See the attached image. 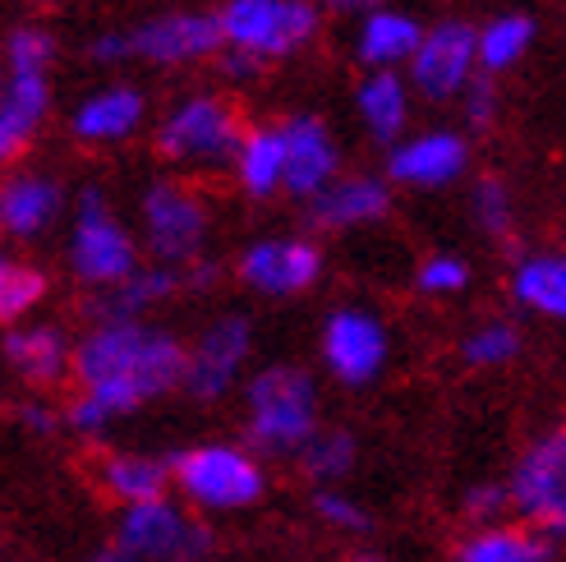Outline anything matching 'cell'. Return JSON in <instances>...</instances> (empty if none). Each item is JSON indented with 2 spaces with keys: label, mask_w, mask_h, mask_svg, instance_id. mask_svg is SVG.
I'll return each mask as SVG.
<instances>
[{
  "label": "cell",
  "mask_w": 566,
  "mask_h": 562,
  "mask_svg": "<svg viewBox=\"0 0 566 562\" xmlns=\"http://www.w3.org/2000/svg\"><path fill=\"white\" fill-rule=\"evenodd\" d=\"M189 342L153 319H102L78 332L74 397L65 402V434L102 447L144 406L185 392Z\"/></svg>",
  "instance_id": "6da1fadb"
},
{
  "label": "cell",
  "mask_w": 566,
  "mask_h": 562,
  "mask_svg": "<svg viewBox=\"0 0 566 562\" xmlns=\"http://www.w3.org/2000/svg\"><path fill=\"white\" fill-rule=\"evenodd\" d=\"M323 429V383L304 364L276 360L240 387V438L263 461H295Z\"/></svg>",
  "instance_id": "7a4b0ae2"
},
{
  "label": "cell",
  "mask_w": 566,
  "mask_h": 562,
  "mask_svg": "<svg viewBox=\"0 0 566 562\" xmlns=\"http://www.w3.org/2000/svg\"><path fill=\"white\" fill-rule=\"evenodd\" d=\"M244 116L226 93H185L157 116L153 148L185 180L231 176L244 144Z\"/></svg>",
  "instance_id": "3957f363"
},
{
  "label": "cell",
  "mask_w": 566,
  "mask_h": 562,
  "mask_svg": "<svg viewBox=\"0 0 566 562\" xmlns=\"http://www.w3.org/2000/svg\"><path fill=\"white\" fill-rule=\"evenodd\" d=\"M148 263L138 227L116 212L102 185H78L70 199V227H65V272L83 295H102L129 281Z\"/></svg>",
  "instance_id": "277c9868"
},
{
  "label": "cell",
  "mask_w": 566,
  "mask_h": 562,
  "mask_svg": "<svg viewBox=\"0 0 566 562\" xmlns=\"http://www.w3.org/2000/svg\"><path fill=\"white\" fill-rule=\"evenodd\" d=\"M171 493L198 517H235L268 498V461L240 438H208L171 452Z\"/></svg>",
  "instance_id": "5b68a950"
},
{
  "label": "cell",
  "mask_w": 566,
  "mask_h": 562,
  "mask_svg": "<svg viewBox=\"0 0 566 562\" xmlns=\"http://www.w3.org/2000/svg\"><path fill=\"white\" fill-rule=\"evenodd\" d=\"M208 236L212 204L193 180L161 176L144 185V194H138V240H144V254L153 263L189 268L208 259Z\"/></svg>",
  "instance_id": "8992f818"
},
{
  "label": "cell",
  "mask_w": 566,
  "mask_h": 562,
  "mask_svg": "<svg viewBox=\"0 0 566 562\" xmlns=\"http://www.w3.org/2000/svg\"><path fill=\"white\" fill-rule=\"evenodd\" d=\"M226 51L253 55L259 65L291 61L323 33L318 0H226L217 10Z\"/></svg>",
  "instance_id": "52a82bcc"
},
{
  "label": "cell",
  "mask_w": 566,
  "mask_h": 562,
  "mask_svg": "<svg viewBox=\"0 0 566 562\" xmlns=\"http://www.w3.org/2000/svg\"><path fill=\"white\" fill-rule=\"evenodd\" d=\"M111 540L144 562H212L221 549L208 517L189 512L176 493L120 508L111 521Z\"/></svg>",
  "instance_id": "ba28073f"
},
{
  "label": "cell",
  "mask_w": 566,
  "mask_h": 562,
  "mask_svg": "<svg viewBox=\"0 0 566 562\" xmlns=\"http://www.w3.org/2000/svg\"><path fill=\"white\" fill-rule=\"evenodd\" d=\"M253 346L259 327L244 309H221L189 336V364H185V397L198 406H221L226 397H240L244 378L253 374Z\"/></svg>",
  "instance_id": "9c48e42d"
},
{
  "label": "cell",
  "mask_w": 566,
  "mask_h": 562,
  "mask_svg": "<svg viewBox=\"0 0 566 562\" xmlns=\"http://www.w3.org/2000/svg\"><path fill=\"white\" fill-rule=\"evenodd\" d=\"M391 327L374 304L346 300L327 309L318 327V364L323 374L346 392H369L391 364Z\"/></svg>",
  "instance_id": "30bf717a"
},
{
  "label": "cell",
  "mask_w": 566,
  "mask_h": 562,
  "mask_svg": "<svg viewBox=\"0 0 566 562\" xmlns=\"http://www.w3.org/2000/svg\"><path fill=\"white\" fill-rule=\"evenodd\" d=\"M512 489V512L544 535L566 540V425L534 434L506 475Z\"/></svg>",
  "instance_id": "8fae6325"
},
{
  "label": "cell",
  "mask_w": 566,
  "mask_h": 562,
  "mask_svg": "<svg viewBox=\"0 0 566 562\" xmlns=\"http://www.w3.org/2000/svg\"><path fill=\"white\" fill-rule=\"evenodd\" d=\"M327 259L314 236H259L240 244L235 281L263 300H300L323 281Z\"/></svg>",
  "instance_id": "7c38bea8"
},
{
  "label": "cell",
  "mask_w": 566,
  "mask_h": 562,
  "mask_svg": "<svg viewBox=\"0 0 566 562\" xmlns=\"http://www.w3.org/2000/svg\"><path fill=\"white\" fill-rule=\"evenodd\" d=\"M406 79L423 102H461V93L479 79V28L465 19L429 23Z\"/></svg>",
  "instance_id": "4fadbf2b"
},
{
  "label": "cell",
  "mask_w": 566,
  "mask_h": 562,
  "mask_svg": "<svg viewBox=\"0 0 566 562\" xmlns=\"http://www.w3.org/2000/svg\"><path fill=\"white\" fill-rule=\"evenodd\" d=\"M70 212V189L55 171L42 166H14L0 171V236L10 244L46 240Z\"/></svg>",
  "instance_id": "5bb4252c"
},
{
  "label": "cell",
  "mask_w": 566,
  "mask_h": 562,
  "mask_svg": "<svg viewBox=\"0 0 566 562\" xmlns=\"http://www.w3.org/2000/svg\"><path fill=\"white\" fill-rule=\"evenodd\" d=\"M470 171V138L461 129H419L387 148V180L396 189L433 194L451 189Z\"/></svg>",
  "instance_id": "9a60e30c"
},
{
  "label": "cell",
  "mask_w": 566,
  "mask_h": 562,
  "mask_svg": "<svg viewBox=\"0 0 566 562\" xmlns=\"http://www.w3.org/2000/svg\"><path fill=\"white\" fill-rule=\"evenodd\" d=\"M129 33H134V61H148L157 70L203 65L226 51L217 14H203V10H166L148 23L129 28Z\"/></svg>",
  "instance_id": "2e32d148"
},
{
  "label": "cell",
  "mask_w": 566,
  "mask_h": 562,
  "mask_svg": "<svg viewBox=\"0 0 566 562\" xmlns=\"http://www.w3.org/2000/svg\"><path fill=\"white\" fill-rule=\"evenodd\" d=\"M0 355H6L10 374L28 392H61L65 383H74L78 336H70L61 323H51V319H28L19 327H6V336H0Z\"/></svg>",
  "instance_id": "e0dca14e"
},
{
  "label": "cell",
  "mask_w": 566,
  "mask_h": 562,
  "mask_svg": "<svg viewBox=\"0 0 566 562\" xmlns=\"http://www.w3.org/2000/svg\"><path fill=\"white\" fill-rule=\"evenodd\" d=\"M281 134H286V199L314 204L336 176H346L342 144H336V134L323 116L295 111V116L281 121Z\"/></svg>",
  "instance_id": "ac0fdd59"
},
{
  "label": "cell",
  "mask_w": 566,
  "mask_h": 562,
  "mask_svg": "<svg viewBox=\"0 0 566 562\" xmlns=\"http://www.w3.org/2000/svg\"><path fill=\"white\" fill-rule=\"evenodd\" d=\"M391 180L374 176V171H346L336 176L314 204H304L308 227L318 236H346V231H364L378 227L391 217Z\"/></svg>",
  "instance_id": "d6986e66"
},
{
  "label": "cell",
  "mask_w": 566,
  "mask_h": 562,
  "mask_svg": "<svg viewBox=\"0 0 566 562\" xmlns=\"http://www.w3.org/2000/svg\"><path fill=\"white\" fill-rule=\"evenodd\" d=\"M148 125V97L134 83H102L70 111V138L83 148H120Z\"/></svg>",
  "instance_id": "ffe728a7"
},
{
  "label": "cell",
  "mask_w": 566,
  "mask_h": 562,
  "mask_svg": "<svg viewBox=\"0 0 566 562\" xmlns=\"http://www.w3.org/2000/svg\"><path fill=\"white\" fill-rule=\"evenodd\" d=\"M93 489L111 508H134V502H153L171 493V457L144 452V447H97L88 461Z\"/></svg>",
  "instance_id": "44dd1931"
},
{
  "label": "cell",
  "mask_w": 566,
  "mask_h": 562,
  "mask_svg": "<svg viewBox=\"0 0 566 562\" xmlns=\"http://www.w3.org/2000/svg\"><path fill=\"white\" fill-rule=\"evenodd\" d=\"M51 116L46 74H6L0 89V171H14Z\"/></svg>",
  "instance_id": "7402d4cb"
},
{
  "label": "cell",
  "mask_w": 566,
  "mask_h": 562,
  "mask_svg": "<svg viewBox=\"0 0 566 562\" xmlns=\"http://www.w3.org/2000/svg\"><path fill=\"white\" fill-rule=\"evenodd\" d=\"M355 116L374 144L391 148L410 134L415 116V89L401 70H369L355 83Z\"/></svg>",
  "instance_id": "603a6c76"
},
{
  "label": "cell",
  "mask_w": 566,
  "mask_h": 562,
  "mask_svg": "<svg viewBox=\"0 0 566 562\" xmlns=\"http://www.w3.org/2000/svg\"><path fill=\"white\" fill-rule=\"evenodd\" d=\"M189 295V281H185V268H166V263H144L129 281L111 287L102 295H88V323H102V319H148L153 309L171 304Z\"/></svg>",
  "instance_id": "cb8c5ba5"
},
{
  "label": "cell",
  "mask_w": 566,
  "mask_h": 562,
  "mask_svg": "<svg viewBox=\"0 0 566 562\" xmlns=\"http://www.w3.org/2000/svg\"><path fill=\"white\" fill-rule=\"evenodd\" d=\"M423 42V23L406 10L378 6L369 14H359L355 28V61L364 70H406L415 61V51Z\"/></svg>",
  "instance_id": "d4e9b609"
},
{
  "label": "cell",
  "mask_w": 566,
  "mask_h": 562,
  "mask_svg": "<svg viewBox=\"0 0 566 562\" xmlns=\"http://www.w3.org/2000/svg\"><path fill=\"white\" fill-rule=\"evenodd\" d=\"M231 180L249 204H272L286 194V134H281V121L249 125Z\"/></svg>",
  "instance_id": "484cf974"
},
{
  "label": "cell",
  "mask_w": 566,
  "mask_h": 562,
  "mask_svg": "<svg viewBox=\"0 0 566 562\" xmlns=\"http://www.w3.org/2000/svg\"><path fill=\"white\" fill-rule=\"evenodd\" d=\"M553 544L557 540L530 521H497L470 530L451 562H553Z\"/></svg>",
  "instance_id": "4316f807"
},
{
  "label": "cell",
  "mask_w": 566,
  "mask_h": 562,
  "mask_svg": "<svg viewBox=\"0 0 566 562\" xmlns=\"http://www.w3.org/2000/svg\"><path fill=\"white\" fill-rule=\"evenodd\" d=\"M512 300L521 309L539 319H553V323H566V254L557 249H534V254H521L512 263Z\"/></svg>",
  "instance_id": "83f0119b"
},
{
  "label": "cell",
  "mask_w": 566,
  "mask_h": 562,
  "mask_svg": "<svg viewBox=\"0 0 566 562\" xmlns=\"http://www.w3.org/2000/svg\"><path fill=\"white\" fill-rule=\"evenodd\" d=\"M295 461H300V475L314 489H336V485H346L359 466V438L346 425H323Z\"/></svg>",
  "instance_id": "f1b7e54d"
},
{
  "label": "cell",
  "mask_w": 566,
  "mask_h": 562,
  "mask_svg": "<svg viewBox=\"0 0 566 562\" xmlns=\"http://www.w3.org/2000/svg\"><path fill=\"white\" fill-rule=\"evenodd\" d=\"M534 38H539V23H534L530 14H493L484 28H479V74H506V70H516Z\"/></svg>",
  "instance_id": "f546056e"
},
{
  "label": "cell",
  "mask_w": 566,
  "mask_h": 562,
  "mask_svg": "<svg viewBox=\"0 0 566 562\" xmlns=\"http://www.w3.org/2000/svg\"><path fill=\"white\" fill-rule=\"evenodd\" d=\"M46 295H51V272L14 254L0 268V327H19L28 319H38Z\"/></svg>",
  "instance_id": "4dcf8cb0"
},
{
  "label": "cell",
  "mask_w": 566,
  "mask_h": 562,
  "mask_svg": "<svg viewBox=\"0 0 566 562\" xmlns=\"http://www.w3.org/2000/svg\"><path fill=\"white\" fill-rule=\"evenodd\" d=\"M457 351H461V364H470V370H479V374H493V370H506V364L521 360L525 336L512 319H484L461 336Z\"/></svg>",
  "instance_id": "1f68e13d"
},
{
  "label": "cell",
  "mask_w": 566,
  "mask_h": 562,
  "mask_svg": "<svg viewBox=\"0 0 566 562\" xmlns=\"http://www.w3.org/2000/svg\"><path fill=\"white\" fill-rule=\"evenodd\" d=\"M470 217L474 227L493 236V240H506L516 231V199H512V185L502 176H479L470 185Z\"/></svg>",
  "instance_id": "d6a6232c"
},
{
  "label": "cell",
  "mask_w": 566,
  "mask_h": 562,
  "mask_svg": "<svg viewBox=\"0 0 566 562\" xmlns=\"http://www.w3.org/2000/svg\"><path fill=\"white\" fill-rule=\"evenodd\" d=\"M470 263L461 259V254H451V249H438V254H423L419 263H415V291L423 295V300H457V295H465L470 291Z\"/></svg>",
  "instance_id": "836d02e7"
},
{
  "label": "cell",
  "mask_w": 566,
  "mask_h": 562,
  "mask_svg": "<svg viewBox=\"0 0 566 562\" xmlns=\"http://www.w3.org/2000/svg\"><path fill=\"white\" fill-rule=\"evenodd\" d=\"M308 508H314L318 525L332 530V535H369V530H374V512L364 508L355 493H346L342 485H336V489H314Z\"/></svg>",
  "instance_id": "e575fe53"
},
{
  "label": "cell",
  "mask_w": 566,
  "mask_h": 562,
  "mask_svg": "<svg viewBox=\"0 0 566 562\" xmlns=\"http://www.w3.org/2000/svg\"><path fill=\"white\" fill-rule=\"evenodd\" d=\"M55 61V38L42 23H19L6 38V74H46Z\"/></svg>",
  "instance_id": "d590c367"
},
{
  "label": "cell",
  "mask_w": 566,
  "mask_h": 562,
  "mask_svg": "<svg viewBox=\"0 0 566 562\" xmlns=\"http://www.w3.org/2000/svg\"><path fill=\"white\" fill-rule=\"evenodd\" d=\"M10 419L28 438H61L65 434V402H51V392H23L10 406Z\"/></svg>",
  "instance_id": "8d00e7d4"
},
{
  "label": "cell",
  "mask_w": 566,
  "mask_h": 562,
  "mask_svg": "<svg viewBox=\"0 0 566 562\" xmlns=\"http://www.w3.org/2000/svg\"><path fill=\"white\" fill-rule=\"evenodd\" d=\"M506 512H512V489L497 485V480H484V485H470L461 493V517L470 530L479 525H497Z\"/></svg>",
  "instance_id": "74e56055"
},
{
  "label": "cell",
  "mask_w": 566,
  "mask_h": 562,
  "mask_svg": "<svg viewBox=\"0 0 566 562\" xmlns=\"http://www.w3.org/2000/svg\"><path fill=\"white\" fill-rule=\"evenodd\" d=\"M497 79L493 74H479L470 89L461 93V121L474 129V134H484V129H493L497 125Z\"/></svg>",
  "instance_id": "f35d334b"
},
{
  "label": "cell",
  "mask_w": 566,
  "mask_h": 562,
  "mask_svg": "<svg viewBox=\"0 0 566 562\" xmlns=\"http://www.w3.org/2000/svg\"><path fill=\"white\" fill-rule=\"evenodd\" d=\"M88 61L93 65H111V70L134 61V33H129V28H116V33H97L88 42Z\"/></svg>",
  "instance_id": "ab89813d"
},
{
  "label": "cell",
  "mask_w": 566,
  "mask_h": 562,
  "mask_svg": "<svg viewBox=\"0 0 566 562\" xmlns=\"http://www.w3.org/2000/svg\"><path fill=\"white\" fill-rule=\"evenodd\" d=\"M217 65H221L226 79H235V83H244V79H253V74H263V65L253 61V55H240V51H221V55H217Z\"/></svg>",
  "instance_id": "60d3db41"
},
{
  "label": "cell",
  "mask_w": 566,
  "mask_h": 562,
  "mask_svg": "<svg viewBox=\"0 0 566 562\" xmlns=\"http://www.w3.org/2000/svg\"><path fill=\"white\" fill-rule=\"evenodd\" d=\"M83 562H144V558H134L125 544H116V540H106V544H97L88 558H83Z\"/></svg>",
  "instance_id": "b9f144b4"
},
{
  "label": "cell",
  "mask_w": 566,
  "mask_h": 562,
  "mask_svg": "<svg viewBox=\"0 0 566 562\" xmlns=\"http://www.w3.org/2000/svg\"><path fill=\"white\" fill-rule=\"evenodd\" d=\"M318 6H327L336 14H369V10L382 6V0H318Z\"/></svg>",
  "instance_id": "7bdbcfd3"
},
{
  "label": "cell",
  "mask_w": 566,
  "mask_h": 562,
  "mask_svg": "<svg viewBox=\"0 0 566 562\" xmlns=\"http://www.w3.org/2000/svg\"><path fill=\"white\" fill-rule=\"evenodd\" d=\"M346 562H391V558L378 549H355V553H346Z\"/></svg>",
  "instance_id": "ee69618b"
},
{
  "label": "cell",
  "mask_w": 566,
  "mask_h": 562,
  "mask_svg": "<svg viewBox=\"0 0 566 562\" xmlns=\"http://www.w3.org/2000/svg\"><path fill=\"white\" fill-rule=\"evenodd\" d=\"M10 259H14V244H10V240H6V236H0V268H6V263H10Z\"/></svg>",
  "instance_id": "f6af8a7d"
},
{
  "label": "cell",
  "mask_w": 566,
  "mask_h": 562,
  "mask_svg": "<svg viewBox=\"0 0 566 562\" xmlns=\"http://www.w3.org/2000/svg\"><path fill=\"white\" fill-rule=\"evenodd\" d=\"M0 89H6V79H0Z\"/></svg>",
  "instance_id": "bcb514c9"
}]
</instances>
